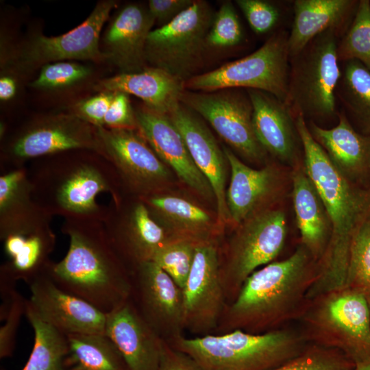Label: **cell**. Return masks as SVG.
<instances>
[{"label": "cell", "mask_w": 370, "mask_h": 370, "mask_svg": "<svg viewBox=\"0 0 370 370\" xmlns=\"http://www.w3.org/2000/svg\"><path fill=\"white\" fill-rule=\"evenodd\" d=\"M295 122L305 170L323 202L331 224L330 240L307 295L311 301L345 287L353 236L370 214V190L361 188L336 169L312 138L302 115H296Z\"/></svg>", "instance_id": "6da1fadb"}, {"label": "cell", "mask_w": 370, "mask_h": 370, "mask_svg": "<svg viewBox=\"0 0 370 370\" xmlns=\"http://www.w3.org/2000/svg\"><path fill=\"white\" fill-rule=\"evenodd\" d=\"M317 267V261L300 244L287 258L257 269L226 306L213 334L235 330L262 334L299 319L309 305L307 295Z\"/></svg>", "instance_id": "7a4b0ae2"}, {"label": "cell", "mask_w": 370, "mask_h": 370, "mask_svg": "<svg viewBox=\"0 0 370 370\" xmlns=\"http://www.w3.org/2000/svg\"><path fill=\"white\" fill-rule=\"evenodd\" d=\"M26 166L34 201L53 217L103 221L106 206L97 196H121V183L111 162L88 149H73L31 160Z\"/></svg>", "instance_id": "3957f363"}, {"label": "cell", "mask_w": 370, "mask_h": 370, "mask_svg": "<svg viewBox=\"0 0 370 370\" xmlns=\"http://www.w3.org/2000/svg\"><path fill=\"white\" fill-rule=\"evenodd\" d=\"M61 232L69 238L65 256L52 260L46 272L64 291L107 314L128 300L132 275L95 219H64Z\"/></svg>", "instance_id": "277c9868"}, {"label": "cell", "mask_w": 370, "mask_h": 370, "mask_svg": "<svg viewBox=\"0 0 370 370\" xmlns=\"http://www.w3.org/2000/svg\"><path fill=\"white\" fill-rule=\"evenodd\" d=\"M188 354L204 370H274L311 345L301 330L279 328L262 334L235 330L167 342Z\"/></svg>", "instance_id": "5b68a950"}, {"label": "cell", "mask_w": 370, "mask_h": 370, "mask_svg": "<svg viewBox=\"0 0 370 370\" xmlns=\"http://www.w3.org/2000/svg\"><path fill=\"white\" fill-rule=\"evenodd\" d=\"M312 345L335 349L356 365L370 361V322L365 294L349 288L310 301L299 318Z\"/></svg>", "instance_id": "8992f818"}, {"label": "cell", "mask_w": 370, "mask_h": 370, "mask_svg": "<svg viewBox=\"0 0 370 370\" xmlns=\"http://www.w3.org/2000/svg\"><path fill=\"white\" fill-rule=\"evenodd\" d=\"M330 29L290 58L286 103L295 116L317 123L338 116L336 90L341 76L338 37Z\"/></svg>", "instance_id": "52a82bcc"}, {"label": "cell", "mask_w": 370, "mask_h": 370, "mask_svg": "<svg viewBox=\"0 0 370 370\" xmlns=\"http://www.w3.org/2000/svg\"><path fill=\"white\" fill-rule=\"evenodd\" d=\"M1 141V172L73 149L92 150L105 156L98 129L71 112L34 117L3 136Z\"/></svg>", "instance_id": "ba28073f"}, {"label": "cell", "mask_w": 370, "mask_h": 370, "mask_svg": "<svg viewBox=\"0 0 370 370\" xmlns=\"http://www.w3.org/2000/svg\"><path fill=\"white\" fill-rule=\"evenodd\" d=\"M288 37L285 31L275 32L252 53L192 77L184 82V89L204 92L258 90L286 102L290 63Z\"/></svg>", "instance_id": "9c48e42d"}, {"label": "cell", "mask_w": 370, "mask_h": 370, "mask_svg": "<svg viewBox=\"0 0 370 370\" xmlns=\"http://www.w3.org/2000/svg\"><path fill=\"white\" fill-rule=\"evenodd\" d=\"M286 234L285 212L275 206L235 227L220 260V277L227 301L234 299L252 273L273 262L282 249Z\"/></svg>", "instance_id": "30bf717a"}, {"label": "cell", "mask_w": 370, "mask_h": 370, "mask_svg": "<svg viewBox=\"0 0 370 370\" xmlns=\"http://www.w3.org/2000/svg\"><path fill=\"white\" fill-rule=\"evenodd\" d=\"M214 15L207 1L195 0L172 21L152 29L145 46L147 63L183 83L195 76Z\"/></svg>", "instance_id": "8fae6325"}, {"label": "cell", "mask_w": 370, "mask_h": 370, "mask_svg": "<svg viewBox=\"0 0 370 370\" xmlns=\"http://www.w3.org/2000/svg\"><path fill=\"white\" fill-rule=\"evenodd\" d=\"M97 129L104 155L117 172L123 194L142 198L166 192L173 184L171 170L138 129Z\"/></svg>", "instance_id": "7c38bea8"}, {"label": "cell", "mask_w": 370, "mask_h": 370, "mask_svg": "<svg viewBox=\"0 0 370 370\" xmlns=\"http://www.w3.org/2000/svg\"><path fill=\"white\" fill-rule=\"evenodd\" d=\"M180 102L207 121L216 132L245 160L260 164L268 153L253 126V106L240 88L210 92L185 90Z\"/></svg>", "instance_id": "4fadbf2b"}, {"label": "cell", "mask_w": 370, "mask_h": 370, "mask_svg": "<svg viewBox=\"0 0 370 370\" xmlns=\"http://www.w3.org/2000/svg\"><path fill=\"white\" fill-rule=\"evenodd\" d=\"M102 222L109 241L131 275L173 240L143 201L131 195L112 198Z\"/></svg>", "instance_id": "5bb4252c"}, {"label": "cell", "mask_w": 370, "mask_h": 370, "mask_svg": "<svg viewBox=\"0 0 370 370\" xmlns=\"http://www.w3.org/2000/svg\"><path fill=\"white\" fill-rule=\"evenodd\" d=\"M116 6L115 1H101L82 23L67 33L52 37L33 36L11 58L13 66L30 71L65 60L103 61L105 56L99 49L101 32Z\"/></svg>", "instance_id": "9a60e30c"}, {"label": "cell", "mask_w": 370, "mask_h": 370, "mask_svg": "<svg viewBox=\"0 0 370 370\" xmlns=\"http://www.w3.org/2000/svg\"><path fill=\"white\" fill-rule=\"evenodd\" d=\"M182 293L184 330L198 336L215 332L227 306L216 241L197 245Z\"/></svg>", "instance_id": "2e32d148"}, {"label": "cell", "mask_w": 370, "mask_h": 370, "mask_svg": "<svg viewBox=\"0 0 370 370\" xmlns=\"http://www.w3.org/2000/svg\"><path fill=\"white\" fill-rule=\"evenodd\" d=\"M130 299L148 325L164 341L182 335L183 293L153 261L140 264L132 273Z\"/></svg>", "instance_id": "e0dca14e"}, {"label": "cell", "mask_w": 370, "mask_h": 370, "mask_svg": "<svg viewBox=\"0 0 370 370\" xmlns=\"http://www.w3.org/2000/svg\"><path fill=\"white\" fill-rule=\"evenodd\" d=\"M26 306L42 321L65 334H104L106 314L60 288L45 273L28 284Z\"/></svg>", "instance_id": "ac0fdd59"}, {"label": "cell", "mask_w": 370, "mask_h": 370, "mask_svg": "<svg viewBox=\"0 0 370 370\" xmlns=\"http://www.w3.org/2000/svg\"><path fill=\"white\" fill-rule=\"evenodd\" d=\"M223 150L230 169V181L226 191L231 225L235 228L250 217L274 207L285 188L284 173L275 164L253 169L242 162L227 147Z\"/></svg>", "instance_id": "d6986e66"}, {"label": "cell", "mask_w": 370, "mask_h": 370, "mask_svg": "<svg viewBox=\"0 0 370 370\" xmlns=\"http://www.w3.org/2000/svg\"><path fill=\"white\" fill-rule=\"evenodd\" d=\"M168 116L183 137L196 166L212 188L219 224L223 228L231 225L225 188L229 164L223 150L199 115L181 102Z\"/></svg>", "instance_id": "ffe728a7"}, {"label": "cell", "mask_w": 370, "mask_h": 370, "mask_svg": "<svg viewBox=\"0 0 370 370\" xmlns=\"http://www.w3.org/2000/svg\"><path fill=\"white\" fill-rule=\"evenodd\" d=\"M138 130L158 158L196 194L215 201L212 188L194 162L186 144L166 114L146 106L135 111Z\"/></svg>", "instance_id": "44dd1931"}, {"label": "cell", "mask_w": 370, "mask_h": 370, "mask_svg": "<svg viewBox=\"0 0 370 370\" xmlns=\"http://www.w3.org/2000/svg\"><path fill=\"white\" fill-rule=\"evenodd\" d=\"M247 92L253 106L254 132L263 149L293 168L303 163L302 143L291 108L266 92L252 89Z\"/></svg>", "instance_id": "7402d4cb"}, {"label": "cell", "mask_w": 370, "mask_h": 370, "mask_svg": "<svg viewBox=\"0 0 370 370\" xmlns=\"http://www.w3.org/2000/svg\"><path fill=\"white\" fill-rule=\"evenodd\" d=\"M105 334L128 370H158L164 340L148 325L130 298L106 314Z\"/></svg>", "instance_id": "603a6c76"}, {"label": "cell", "mask_w": 370, "mask_h": 370, "mask_svg": "<svg viewBox=\"0 0 370 370\" xmlns=\"http://www.w3.org/2000/svg\"><path fill=\"white\" fill-rule=\"evenodd\" d=\"M155 23L147 7L137 3L123 7L104 32L102 53L105 59L116 65L122 73H137L148 67L145 46Z\"/></svg>", "instance_id": "cb8c5ba5"}, {"label": "cell", "mask_w": 370, "mask_h": 370, "mask_svg": "<svg viewBox=\"0 0 370 370\" xmlns=\"http://www.w3.org/2000/svg\"><path fill=\"white\" fill-rule=\"evenodd\" d=\"M140 199L151 216L173 239L197 243L216 241V237L223 230L217 218H214L195 201L181 195L166 191Z\"/></svg>", "instance_id": "d4e9b609"}, {"label": "cell", "mask_w": 370, "mask_h": 370, "mask_svg": "<svg viewBox=\"0 0 370 370\" xmlns=\"http://www.w3.org/2000/svg\"><path fill=\"white\" fill-rule=\"evenodd\" d=\"M338 123L325 128L309 121L308 130L336 169L356 184L370 171V135L358 132L345 112L338 114Z\"/></svg>", "instance_id": "484cf974"}, {"label": "cell", "mask_w": 370, "mask_h": 370, "mask_svg": "<svg viewBox=\"0 0 370 370\" xmlns=\"http://www.w3.org/2000/svg\"><path fill=\"white\" fill-rule=\"evenodd\" d=\"M53 217L34 201L26 166L1 172V241L51 225Z\"/></svg>", "instance_id": "4316f807"}, {"label": "cell", "mask_w": 370, "mask_h": 370, "mask_svg": "<svg viewBox=\"0 0 370 370\" xmlns=\"http://www.w3.org/2000/svg\"><path fill=\"white\" fill-rule=\"evenodd\" d=\"M358 3L354 0L295 1L293 22L288 37L290 58L328 29H334L340 35L352 23Z\"/></svg>", "instance_id": "83f0119b"}, {"label": "cell", "mask_w": 370, "mask_h": 370, "mask_svg": "<svg viewBox=\"0 0 370 370\" xmlns=\"http://www.w3.org/2000/svg\"><path fill=\"white\" fill-rule=\"evenodd\" d=\"M292 198L296 223L304 246L318 262L322 258L331 234L330 221L323 202L304 162L291 174Z\"/></svg>", "instance_id": "f1b7e54d"}, {"label": "cell", "mask_w": 370, "mask_h": 370, "mask_svg": "<svg viewBox=\"0 0 370 370\" xmlns=\"http://www.w3.org/2000/svg\"><path fill=\"white\" fill-rule=\"evenodd\" d=\"M95 89L101 92H121L136 96L156 112L169 115L180 102L184 83L156 67L137 73H122L99 81Z\"/></svg>", "instance_id": "f546056e"}, {"label": "cell", "mask_w": 370, "mask_h": 370, "mask_svg": "<svg viewBox=\"0 0 370 370\" xmlns=\"http://www.w3.org/2000/svg\"><path fill=\"white\" fill-rule=\"evenodd\" d=\"M1 241L9 260L0 267V282L16 285L19 280L27 284L45 272L51 262L56 236L51 226L8 235Z\"/></svg>", "instance_id": "4dcf8cb0"}, {"label": "cell", "mask_w": 370, "mask_h": 370, "mask_svg": "<svg viewBox=\"0 0 370 370\" xmlns=\"http://www.w3.org/2000/svg\"><path fill=\"white\" fill-rule=\"evenodd\" d=\"M65 370H128L120 352L104 334L67 335Z\"/></svg>", "instance_id": "1f68e13d"}, {"label": "cell", "mask_w": 370, "mask_h": 370, "mask_svg": "<svg viewBox=\"0 0 370 370\" xmlns=\"http://www.w3.org/2000/svg\"><path fill=\"white\" fill-rule=\"evenodd\" d=\"M341 69L336 97L363 132L370 135V70L356 60L343 62Z\"/></svg>", "instance_id": "d6a6232c"}, {"label": "cell", "mask_w": 370, "mask_h": 370, "mask_svg": "<svg viewBox=\"0 0 370 370\" xmlns=\"http://www.w3.org/2000/svg\"><path fill=\"white\" fill-rule=\"evenodd\" d=\"M34 330L32 352L22 370H65L67 335L40 319L27 306L25 314Z\"/></svg>", "instance_id": "836d02e7"}, {"label": "cell", "mask_w": 370, "mask_h": 370, "mask_svg": "<svg viewBox=\"0 0 370 370\" xmlns=\"http://www.w3.org/2000/svg\"><path fill=\"white\" fill-rule=\"evenodd\" d=\"M339 62L356 60L370 70V1H358L355 15L338 43Z\"/></svg>", "instance_id": "e575fe53"}, {"label": "cell", "mask_w": 370, "mask_h": 370, "mask_svg": "<svg viewBox=\"0 0 370 370\" xmlns=\"http://www.w3.org/2000/svg\"><path fill=\"white\" fill-rule=\"evenodd\" d=\"M345 288L370 292V214L353 236Z\"/></svg>", "instance_id": "d590c367"}, {"label": "cell", "mask_w": 370, "mask_h": 370, "mask_svg": "<svg viewBox=\"0 0 370 370\" xmlns=\"http://www.w3.org/2000/svg\"><path fill=\"white\" fill-rule=\"evenodd\" d=\"M198 244L188 240L173 239L156 253L152 261L182 290L191 271Z\"/></svg>", "instance_id": "8d00e7d4"}, {"label": "cell", "mask_w": 370, "mask_h": 370, "mask_svg": "<svg viewBox=\"0 0 370 370\" xmlns=\"http://www.w3.org/2000/svg\"><path fill=\"white\" fill-rule=\"evenodd\" d=\"M355 367L343 352L311 344L301 355L274 370H353Z\"/></svg>", "instance_id": "74e56055"}, {"label": "cell", "mask_w": 370, "mask_h": 370, "mask_svg": "<svg viewBox=\"0 0 370 370\" xmlns=\"http://www.w3.org/2000/svg\"><path fill=\"white\" fill-rule=\"evenodd\" d=\"M89 67L71 62H56L41 67L37 78L29 85L36 89L56 90L71 88L86 79Z\"/></svg>", "instance_id": "f35d334b"}, {"label": "cell", "mask_w": 370, "mask_h": 370, "mask_svg": "<svg viewBox=\"0 0 370 370\" xmlns=\"http://www.w3.org/2000/svg\"><path fill=\"white\" fill-rule=\"evenodd\" d=\"M243 38V29L231 1L223 2L215 13L206 38L207 47L223 49L235 46Z\"/></svg>", "instance_id": "ab89813d"}, {"label": "cell", "mask_w": 370, "mask_h": 370, "mask_svg": "<svg viewBox=\"0 0 370 370\" xmlns=\"http://www.w3.org/2000/svg\"><path fill=\"white\" fill-rule=\"evenodd\" d=\"M250 27L258 34L271 30L280 18V11L272 3L263 0H236Z\"/></svg>", "instance_id": "60d3db41"}, {"label": "cell", "mask_w": 370, "mask_h": 370, "mask_svg": "<svg viewBox=\"0 0 370 370\" xmlns=\"http://www.w3.org/2000/svg\"><path fill=\"white\" fill-rule=\"evenodd\" d=\"M27 299L18 292L14 297L11 308L5 319L4 324L0 328V358L12 355L16 331L20 321L25 314Z\"/></svg>", "instance_id": "b9f144b4"}, {"label": "cell", "mask_w": 370, "mask_h": 370, "mask_svg": "<svg viewBox=\"0 0 370 370\" xmlns=\"http://www.w3.org/2000/svg\"><path fill=\"white\" fill-rule=\"evenodd\" d=\"M114 92H101L77 103L71 111L97 128L103 127L104 119Z\"/></svg>", "instance_id": "7bdbcfd3"}, {"label": "cell", "mask_w": 370, "mask_h": 370, "mask_svg": "<svg viewBox=\"0 0 370 370\" xmlns=\"http://www.w3.org/2000/svg\"><path fill=\"white\" fill-rule=\"evenodd\" d=\"M114 92V97L104 119L103 127L137 130L136 114L129 95L121 92Z\"/></svg>", "instance_id": "ee69618b"}, {"label": "cell", "mask_w": 370, "mask_h": 370, "mask_svg": "<svg viewBox=\"0 0 370 370\" xmlns=\"http://www.w3.org/2000/svg\"><path fill=\"white\" fill-rule=\"evenodd\" d=\"M195 0H149L148 10L158 23L162 27L188 9Z\"/></svg>", "instance_id": "f6af8a7d"}, {"label": "cell", "mask_w": 370, "mask_h": 370, "mask_svg": "<svg viewBox=\"0 0 370 370\" xmlns=\"http://www.w3.org/2000/svg\"><path fill=\"white\" fill-rule=\"evenodd\" d=\"M158 370H204L188 354L164 341Z\"/></svg>", "instance_id": "bcb514c9"}, {"label": "cell", "mask_w": 370, "mask_h": 370, "mask_svg": "<svg viewBox=\"0 0 370 370\" xmlns=\"http://www.w3.org/2000/svg\"><path fill=\"white\" fill-rule=\"evenodd\" d=\"M17 84L16 79L8 74L0 77V99L1 101L11 100L16 95Z\"/></svg>", "instance_id": "7dc6e473"}, {"label": "cell", "mask_w": 370, "mask_h": 370, "mask_svg": "<svg viewBox=\"0 0 370 370\" xmlns=\"http://www.w3.org/2000/svg\"><path fill=\"white\" fill-rule=\"evenodd\" d=\"M353 370H370V361L356 365Z\"/></svg>", "instance_id": "c3c4849f"}, {"label": "cell", "mask_w": 370, "mask_h": 370, "mask_svg": "<svg viewBox=\"0 0 370 370\" xmlns=\"http://www.w3.org/2000/svg\"><path fill=\"white\" fill-rule=\"evenodd\" d=\"M365 297L367 299L368 308H369V322H370V292L365 293Z\"/></svg>", "instance_id": "681fc988"}]
</instances>
